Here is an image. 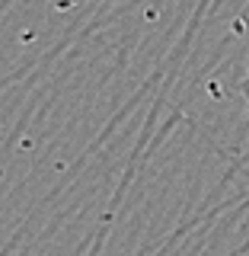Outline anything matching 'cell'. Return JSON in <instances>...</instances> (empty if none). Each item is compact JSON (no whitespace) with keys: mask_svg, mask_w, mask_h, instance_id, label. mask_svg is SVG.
<instances>
[{"mask_svg":"<svg viewBox=\"0 0 249 256\" xmlns=\"http://www.w3.org/2000/svg\"><path fill=\"white\" fill-rule=\"evenodd\" d=\"M243 100H246V118H249V58H246V74H243Z\"/></svg>","mask_w":249,"mask_h":256,"instance_id":"6da1fadb","label":"cell"}]
</instances>
